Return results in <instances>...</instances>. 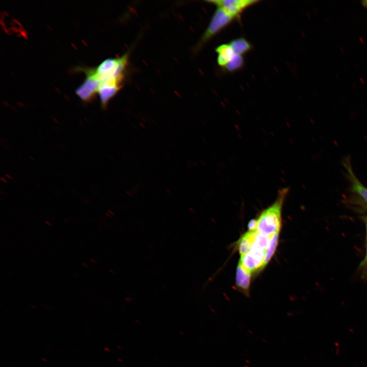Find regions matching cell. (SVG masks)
Instances as JSON below:
<instances>
[{
  "label": "cell",
  "instance_id": "cell-1",
  "mask_svg": "<svg viewBox=\"0 0 367 367\" xmlns=\"http://www.w3.org/2000/svg\"><path fill=\"white\" fill-rule=\"evenodd\" d=\"M288 192L287 188L281 190L275 202L264 210L257 219L258 233L271 236L279 232L281 224V210L285 197Z\"/></svg>",
  "mask_w": 367,
  "mask_h": 367
},
{
  "label": "cell",
  "instance_id": "cell-13",
  "mask_svg": "<svg viewBox=\"0 0 367 367\" xmlns=\"http://www.w3.org/2000/svg\"><path fill=\"white\" fill-rule=\"evenodd\" d=\"M278 236L279 232H277L273 235L270 240L265 252L264 268L268 264L276 250Z\"/></svg>",
  "mask_w": 367,
  "mask_h": 367
},
{
  "label": "cell",
  "instance_id": "cell-14",
  "mask_svg": "<svg viewBox=\"0 0 367 367\" xmlns=\"http://www.w3.org/2000/svg\"><path fill=\"white\" fill-rule=\"evenodd\" d=\"M244 63L243 56L235 54L224 68L229 72L235 71L243 66Z\"/></svg>",
  "mask_w": 367,
  "mask_h": 367
},
{
  "label": "cell",
  "instance_id": "cell-17",
  "mask_svg": "<svg viewBox=\"0 0 367 367\" xmlns=\"http://www.w3.org/2000/svg\"><path fill=\"white\" fill-rule=\"evenodd\" d=\"M362 5L367 9V0L361 2Z\"/></svg>",
  "mask_w": 367,
  "mask_h": 367
},
{
  "label": "cell",
  "instance_id": "cell-9",
  "mask_svg": "<svg viewBox=\"0 0 367 367\" xmlns=\"http://www.w3.org/2000/svg\"><path fill=\"white\" fill-rule=\"evenodd\" d=\"M251 273L247 271L239 263L236 271V284L242 291L248 293Z\"/></svg>",
  "mask_w": 367,
  "mask_h": 367
},
{
  "label": "cell",
  "instance_id": "cell-16",
  "mask_svg": "<svg viewBox=\"0 0 367 367\" xmlns=\"http://www.w3.org/2000/svg\"><path fill=\"white\" fill-rule=\"evenodd\" d=\"M257 226V220L256 219H252L250 220L248 225V228L249 231H255L256 230Z\"/></svg>",
  "mask_w": 367,
  "mask_h": 367
},
{
  "label": "cell",
  "instance_id": "cell-8",
  "mask_svg": "<svg viewBox=\"0 0 367 367\" xmlns=\"http://www.w3.org/2000/svg\"><path fill=\"white\" fill-rule=\"evenodd\" d=\"M256 235V230H248L241 237L238 243V250L241 256L247 253L251 249Z\"/></svg>",
  "mask_w": 367,
  "mask_h": 367
},
{
  "label": "cell",
  "instance_id": "cell-18",
  "mask_svg": "<svg viewBox=\"0 0 367 367\" xmlns=\"http://www.w3.org/2000/svg\"><path fill=\"white\" fill-rule=\"evenodd\" d=\"M364 221H365V225H366V239H367V217H365V219H364Z\"/></svg>",
  "mask_w": 367,
  "mask_h": 367
},
{
  "label": "cell",
  "instance_id": "cell-15",
  "mask_svg": "<svg viewBox=\"0 0 367 367\" xmlns=\"http://www.w3.org/2000/svg\"><path fill=\"white\" fill-rule=\"evenodd\" d=\"M366 251V252L364 258L360 263L359 267V271L361 273V277L363 279H367V244Z\"/></svg>",
  "mask_w": 367,
  "mask_h": 367
},
{
  "label": "cell",
  "instance_id": "cell-12",
  "mask_svg": "<svg viewBox=\"0 0 367 367\" xmlns=\"http://www.w3.org/2000/svg\"><path fill=\"white\" fill-rule=\"evenodd\" d=\"M235 54L243 56L248 52L252 45L244 38H239L231 40L229 43Z\"/></svg>",
  "mask_w": 367,
  "mask_h": 367
},
{
  "label": "cell",
  "instance_id": "cell-4",
  "mask_svg": "<svg viewBox=\"0 0 367 367\" xmlns=\"http://www.w3.org/2000/svg\"><path fill=\"white\" fill-rule=\"evenodd\" d=\"M266 250L255 245L246 254L241 256L239 263L251 274L263 269Z\"/></svg>",
  "mask_w": 367,
  "mask_h": 367
},
{
  "label": "cell",
  "instance_id": "cell-7",
  "mask_svg": "<svg viewBox=\"0 0 367 367\" xmlns=\"http://www.w3.org/2000/svg\"><path fill=\"white\" fill-rule=\"evenodd\" d=\"M121 87V84L116 82H109L101 84L98 89V94L102 107L105 108L110 99L118 92Z\"/></svg>",
  "mask_w": 367,
  "mask_h": 367
},
{
  "label": "cell",
  "instance_id": "cell-11",
  "mask_svg": "<svg viewBox=\"0 0 367 367\" xmlns=\"http://www.w3.org/2000/svg\"><path fill=\"white\" fill-rule=\"evenodd\" d=\"M346 167L351 181L353 191L360 196L367 204V188L364 187L354 175L350 165L346 163Z\"/></svg>",
  "mask_w": 367,
  "mask_h": 367
},
{
  "label": "cell",
  "instance_id": "cell-2",
  "mask_svg": "<svg viewBox=\"0 0 367 367\" xmlns=\"http://www.w3.org/2000/svg\"><path fill=\"white\" fill-rule=\"evenodd\" d=\"M127 55L117 58H109L93 69L94 75L100 84L108 82L121 83L127 62Z\"/></svg>",
  "mask_w": 367,
  "mask_h": 367
},
{
  "label": "cell",
  "instance_id": "cell-3",
  "mask_svg": "<svg viewBox=\"0 0 367 367\" xmlns=\"http://www.w3.org/2000/svg\"><path fill=\"white\" fill-rule=\"evenodd\" d=\"M233 19V17L223 9L217 8L201 36L198 46H200L207 42L226 27Z\"/></svg>",
  "mask_w": 367,
  "mask_h": 367
},
{
  "label": "cell",
  "instance_id": "cell-10",
  "mask_svg": "<svg viewBox=\"0 0 367 367\" xmlns=\"http://www.w3.org/2000/svg\"><path fill=\"white\" fill-rule=\"evenodd\" d=\"M218 65L225 67L235 55L229 44H223L216 48Z\"/></svg>",
  "mask_w": 367,
  "mask_h": 367
},
{
  "label": "cell",
  "instance_id": "cell-6",
  "mask_svg": "<svg viewBox=\"0 0 367 367\" xmlns=\"http://www.w3.org/2000/svg\"><path fill=\"white\" fill-rule=\"evenodd\" d=\"M258 0H214L207 1L225 11L234 19L239 17L247 8L259 2Z\"/></svg>",
  "mask_w": 367,
  "mask_h": 367
},
{
  "label": "cell",
  "instance_id": "cell-5",
  "mask_svg": "<svg viewBox=\"0 0 367 367\" xmlns=\"http://www.w3.org/2000/svg\"><path fill=\"white\" fill-rule=\"evenodd\" d=\"M86 74L84 83L75 90L76 95L84 101L91 100L98 92L100 83L94 75L93 69H83Z\"/></svg>",
  "mask_w": 367,
  "mask_h": 367
}]
</instances>
